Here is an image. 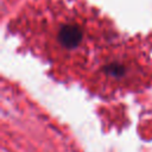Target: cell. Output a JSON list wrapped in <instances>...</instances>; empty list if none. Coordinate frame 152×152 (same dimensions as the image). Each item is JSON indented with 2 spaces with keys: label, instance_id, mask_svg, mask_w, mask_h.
<instances>
[{
  "label": "cell",
  "instance_id": "6da1fadb",
  "mask_svg": "<svg viewBox=\"0 0 152 152\" xmlns=\"http://www.w3.org/2000/svg\"><path fill=\"white\" fill-rule=\"evenodd\" d=\"M83 38V32L80 28V26L74 24H66L63 25L58 33H57V40L64 49H75L80 45Z\"/></svg>",
  "mask_w": 152,
  "mask_h": 152
}]
</instances>
